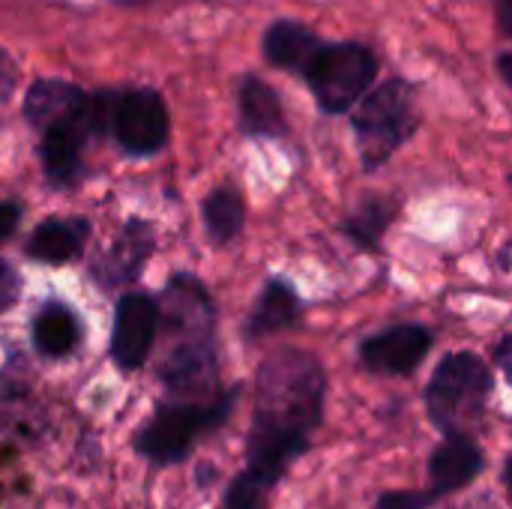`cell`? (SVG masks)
Here are the masks:
<instances>
[{
  "label": "cell",
  "mask_w": 512,
  "mask_h": 509,
  "mask_svg": "<svg viewBox=\"0 0 512 509\" xmlns=\"http://www.w3.org/2000/svg\"><path fill=\"white\" fill-rule=\"evenodd\" d=\"M324 396L327 375L312 354L294 348L273 354L258 372L246 474L273 489L291 462L309 450V435L324 417Z\"/></svg>",
  "instance_id": "obj_1"
},
{
  "label": "cell",
  "mask_w": 512,
  "mask_h": 509,
  "mask_svg": "<svg viewBox=\"0 0 512 509\" xmlns=\"http://www.w3.org/2000/svg\"><path fill=\"white\" fill-rule=\"evenodd\" d=\"M159 315H165V330L171 339L162 363V381L171 393L198 402L201 393L216 387L213 303L198 279L174 276L165 288Z\"/></svg>",
  "instance_id": "obj_2"
},
{
  "label": "cell",
  "mask_w": 512,
  "mask_h": 509,
  "mask_svg": "<svg viewBox=\"0 0 512 509\" xmlns=\"http://www.w3.org/2000/svg\"><path fill=\"white\" fill-rule=\"evenodd\" d=\"M492 396V372L489 366L471 354L459 351L441 360L429 387L426 408L429 420L444 435H468V429L483 417Z\"/></svg>",
  "instance_id": "obj_3"
},
{
  "label": "cell",
  "mask_w": 512,
  "mask_h": 509,
  "mask_svg": "<svg viewBox=\"0 0 512 509\" xmlns=\"http://www.w3.org/2000/svg\"><path fill=\"white\" fill-rule=\"evenodd\" d=\"M237 402V390L219 393L207 402H171L159 405L156 414L141 426L135 450L156 465H177L189 456L195 441L219 429Z\"/></svg>",
  "instance_id": "obj_4"
},
{
  "label": "cell",
  "mask_w": 512,
  "mask_h": 509,
  "mask_svg": "<svg viewBox=\"0 0 512 509\" xmlns=\"http://www.w3.org/2000/svg\"><path fill=\"white\" fill-rule=\"evenodd\" d=\"M417 129L414 90L405 81H387L372 90L354 111V132L363 165L372 171L384 165Z\"/></svg>",
  "instance_id": "obj_5"
},
{
  "label": "cell",
  "mask_w": 512,
  "mask_h": 509,
  "mask_svg": "<svg viewBox=\"0 0 512 509\" xmlns=\"http://www.w3.org/2000/svg\"><path fill=\"white\" fill-rule=\"evenodd\" d=\"M375 72L378 63L369 48L357 42H342V45H324L303 75L318 105L330 114H342L357 99H363V93L375 81Z\"/></svg>",
  "instance_id": "obj_6"
},
{
  "label": "cell",
  "mask_w": 512,
  "mask_h": 509,
  "mask_svg": "<svg viewBox=\"0 0 512 509\" xmlns=\"http://www.w3.org/2000/svg\"><path fill=\"white\" fill-rule=\"evenodd\" d=\"M111 135L129 156H153L168 144L171 120L165 99L153 87L111 93Z\"/></svg>",
  "instance_id": "obj_7"
},
{
  "label": "cell",
  "mask_w": 512,
  "mask_h": 509,
  "mask_svg": "<svg viewBox=\"0 0 512 509\" xmlns=\"http://www.w3.org/2000/svg\"><path fill=\"white\" fill-rule=\"evenodd\" d=\"M159 306L147 294H123L114 309L111 327V357L123 372L144 366L156 342Z\"/></svg>",
  "instance_id": "obj_8"
},
{
  "label": "cell",
  "mask_w": 512,
  "mask_h": 509,
  "mask_svg": "<svg viewBox=\"0 0 512 509\" xmlns=\"http://www.w3.org/2000/svg\"><path fill=\"white\" fill-rule=\"evenodd\" d=\"M432 348V333L420 324L390 327L363 342V366L375 375H408L414 372Z\"/></svg>",
  "instance_id": "obj_9"
},
{
  "label": "cell",
  "mask_w": 512,
  "mask_h": 509,
  "mask_svg": "<svg viewBox=\"0 0 512 509\" xmlns=\"http://www.w3.org/2000/svg\"><path fill=\"white\" fill-rule=\"evenodd\" d=\"M483 471V453L468 435H447V441L429 459V483L432 495H450L465 489Z\"/></svg>",
  "instance_id": "obj_10"
},
{
  "label": "cell",
  "mask_w": 512,
  "mask_h": 509,
  "mask_svg": "<svg viewBox=\"0 0 512 509\" xmlns=\"http://www.w3.org/2000/svg\"><path fill=\"white\" fill-rule=\"evenodd\" d=\"M150 252H153V231H150V225L132 219L120 231V237L114 240L111 252L99 261V267H96L99 282L108 285V288L111 285L132 282L141 273V267H144V261H147Z\"/></svg>",
  "instance_id": "obj_11"
},
{
  "label": "cell",
  "mask_w": 512,
  "mask_h": 509,
  "mask_svg": "<svg viewBox=\"0 0 512 509\" xmlns=\"http://www.w3.org/2000/svg\"><path fill=\"white\" fill-rule=\"evenodd\" d=\"M300 312H303V303L297 291L285 279H270L252 306L246 333L249 339H264V336L291 330L300 321Z\"/></svg>",
  "instance_id": "obj_12"
},
{
  "label": "cell",
  "mask_w": 512,
  "mask_h": 509,
  "mask_svg": "<svg viewBox=\"0 0 512 509\" xmlns=\"http://www.w3.org/2000/svg\"><path fill=\"white\" fill-rule=\"evenodd\" d=\"M87 93L63 78H42L33 81L27 96H24V117L30 120L33 129H48L51 123L69 117L72 111H78L84 105Z\"/></svg>",
  "instance_id": "obj_13"
},
{
  "label": "cell",
  "mask_w": 512,
  "mask_h": 509,
  "mask_svg": "<svg viewBox=\"0 0 512 509\" xmlns=\"http://www.w3.org/2000/svg\"><path fill=\"white\" fill-rule=\"evenodd\" d=\"M87 237H90V222L81 216L48 219L30 234L27 255L36 261H45V264H66L81 255Z\"/></svg>",
  "instance_id": "obj_14"
},
{
  "label": "cell",
  "mask_w": 512,
  "mask_h": 509,
  "mask_svg": "<svg viewBox=\"0 0 512 509\" xmlns=\"http://www.w3.org/2000/svg\"><path fill=\"white\" fill-rule=\"evenodd\" d=\"M321 48H324V42L312 30H306L303 24H294V21H276L264 36L267 60L279 69H291V72H306Z\"/></svg>",
  "instance_id": "obj_15"
},
{
  "label": "cell",
  "mask_w": 512,
  "mask_h": 509,
  "mask_svg": "<svg viewBox=\"0 0 512 509\" xmlns=\"http://www.w3.org/2000/svg\"><path fill=\"white\" fill-rule=\"evenodd\" d=\"M240 123L249 135L258 138H279L285 132L282 102L273 87L255 75L243 78L240 84Z\"/></svg>",
  "instance_id": "obj_16"
},
{
  "label": "cell",
  "mask_w": 512,
  "mask_h": 509,
  "mask_svg": "<svg viewBox=\"0 0 512 509\" xmlns=\"http://www.w3.org/2000/svg\"><path fill=\"white\" fill-rule=\"evenodd\" d=\"M81 339V324L75 312L63 303H48L33 321V345L45 357H66Z\"/></svg>",
  "instance_id": "obj_17"
},
{
  "label": "cell",
  "mask_w": 512,
  "mask_h": 509,
  "mask_svg": "<svg viewBox=\"0 0 512 509\" xmlns=\"http://www.w3.org/2000/svg\"><path fill=\"white\" fill-rule=\"evenodd\" d=\"M393 216H396V204H393L390 198H384V195H366V198L345 216L342 228H345V234H348L357 246L375 249L378 240L384 237V231L390 228Z\"/></svg>",
  "instance_id": "obj_18"
},
{
  "label": "cell",
  "mask_w": 512,
  "mask_h": 509,
  "mask_svg": "<svg viewBox=\"0 0 512 509\" xmlns=\"http://www.w3.org/2000/svg\"><path fill=\"white\" fill-rule=\"evenodd\" d=\"M204 225L207 234L213 237V243H231L246 222V207L237 189L231 186H219L204 198Z\"/></svg>",
  "instance_id": "obj_19"
},
{
  "label": "cell",
  "mask_w": 512,
  "mask_h": 509,
  "mask_svg": "<svg viewBox=\"0 0 512 509\" xmlns=\"http://www.w3.org/2000/svg\"><path fill=\"white\" fill-rule=\"evenodd\" d=\"M435 504L432 492H387L378 498V509H429Z\"/></svg>",
  "instance_id": "obj_20"
},
{
  "label": "cell",
  "mask_w": 512,
  "mask_h": 509,
  "mask_svg": "<svg viewBox=\"0 0 512 509\" xmlns=\"http://www.w3.org/2000/svg\"><path fill=\"white\" fill-rule=\"evenodd\" d=\"M18 219H21L18 204H12V201H0V240H6V237L18 228Z\"/></svg>",
  "instance_id": "obj_21"
},
{
  "label": "cell",
  "mask_w": 512,
  "mask_h": 509,
  "mask_svg": "<svg viewBox=\"0 0 512 509\" xmlns=\"http://www.w3.org/2000/svg\"><path fill=\"white\" fill-rule=\"evenodd\" d=\"M495 363H498V369L504 372V378L510 381L512 387V333L498 342V348H495Z\"/></svg>",
  "instance_id": "obj_22"
},
{
  "label": "cell",
  "mask_w": 512,
  "mask_h": 509,
  "mask_svg": "<svg viewBox=\"0 0 512 509\" xmlns=\"http://www.w3.org/2000/svg\"><path fill=\"white\" fill-rule=\"evenodd\" d=\"M15 288H18V276H15V270H12L6 261H0V306H3V303H9V300L15 297Z\"/></svg>",
  "instance_id": "obj_23"
},
{
  "label": "cell",
  "mask_w": 512,
  "mask_h": 509,
  "mask_svg": "<svg viewBox=\"0 0 512 509\" xmlns=\"http://www.w3.org/2000/svg\"><path fill=\"white\" fill-rule=\"evenodd\" d=\"M501 24H504V30L512 36V0H501Z\"/></svg>",
  "instance_id": "obj_24"
},
{
  "label": "cell",
  "mask_w": 512,
  "mask_h": 509,
  "mask_svg": "<svg viewBox=\"0 0 512 509\" xmlns=\"http://www.w3.org/2000/svg\"><path fill=\"white\" fill-rule=\"evenodd\" d=\"M501 75H504V81L512 87V54L501 57Z\"/></svg>",
  "instance_id": "obj_25"
},
{
  "label": "cell",
  "mask_w": 512,
  "mask_h": 509,
  "mask_svg": "<svg viewBox=\"0 0 512 509\" xmlns=\"http://www.w3.org/2000/svg\"><path fill=\"white\" fill-rule=\"evenodd\" d=\"M504 483H507V492H510L512 498V456L507 459V468H504Z\"/></svg>",
  "instance_id": "obj_26"
},
{
  "label": "cell",
  "mask_w": 512,
  "mask_h": 509,
  "mask_svg": "<svg viewBox=\"0 0 512 509\" xmlns=\"http://www.w3.org/2000/svg\"><path fill=\"white\" fill-rule=\"evenodd\" d=\"M111 3H123V6H129V3H141V0H111Z\"/></svg>",
  "instance_id": "obj_27"
},
{
  "label": "cell",
  "mask_w": 512,
  "mask_h": 509,
  "mask_svg": "<svg viewBox=\"0 0 512 509\" xmlns=\"http://www.w3.org/2000/svg\"><path fill=\"white\" fill-rule=\"evenodd\" d=\"M510 183H512V180H510Z\"/></svg>",
  "instance_id": "obj_28"
}]
</instances>
